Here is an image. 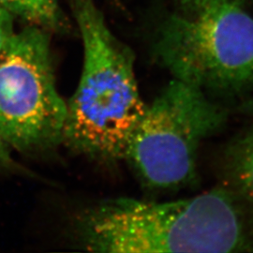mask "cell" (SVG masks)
Here are the masks:
<instances>
[{
  "label": "cell",
  "mask_w": 253,
  "mask_h": 253,
  "mask_svg": "<svg viewBox=\"0 0 253 253\" xmlns=\"http://www.w3.org/2000/svg\"><path fill=\"white\" fill-rule=\"evenodd\" d=\"M225 163L235 192L253 204V126L230 145Z\"/></svg>",
  "instance_id": "obj_6"
},
{
  "label": "cell",
  "mask_w": 253,
  "mask_h": 253,
  "mask_svg": "<svg viewBox=\"0 0 253 253\" xmlns=\"http://www.w3.org/2000/svg\"><path fill=\"white\" fill-rule=\"evenodd\" d=\"M13 16L0 7V53L14 35Z\"/></svg>",
  "instance_id": "obj_9"
},
{
  "label": "cell",
  "mask_w": 253,
  "mask_h": 253,
  "mask_svg": "<svg viewBox=\"0 0 253 253\" xmlns=\"http://www.w3.org/2000/svg\"><path fill=\"white\" fill-rule=\"evenodd\" d=\"M184 11H193L218 5H238L242 6L248 0H176Z\"/></svg>",
  "instance_id": "obj_8"
},
{
  "label": "cell",
  "mask_w": 253,
  "mask_h": 253,
  "mask_svg": "<svg viewBox=\"0 0 253 253\" xmlns=\"http://www.w3.org/2000/svg\"><path fill=\"white\" fill-rule=\"evenodd\" d=\"M84 47L79 84L67 103L63 141L100 160L125 157L142 117L134 57L109 28L95 0H68Z\"/></svg>",
  "instance_id": "obj_2"
},
{
  "label": "cell",
  "mask_w": 253,
  "mask_h": 253,
  "mask_svg": "<svg viewBox=\"0 0 253 253\" xmlns=\"http://www.w3.org/2000/svg\"><path fill=\"white\" fill-rule=\"evenodd\" d=\"M245 198L217 189L189 199L109 201L80 223L98 253H253V218Z\"/></svg>",
  "instance_id": "obj_1"
},
{
  "label": "cell",
  "mask_w": 253,
  "mask_h": 253,
  "mask_svg": "<svg viewBox=\"0 0 253 253\" xmlns=\"http://www.w3.org/2000/svg\"><path fill=\"white\" fill-rule=\"evenodd\" d=\"M66 118L49 31L30 25L0 53V136L18 151L44 150L63 141Z\"/></svg>",
  "instance_id": "obj_5"
},
{
  "label": "cell",
  "mask_w": 253,
  "mask_h": 253,
  "mask_svg": "<svg viewBox=\"0 0 253 253\" xmlns=\"http://www.w3.org/2000/svg\"><path fill=\"white\" fill-rule=\"evenodd\" d=\"M0 7L13 17L47 31H64L67 19L58 0H0Z\"/></svg>",
  "instance_id": "obj_7"
},
{
  "label": "cell",
  "mask_w": 253,
  "mask_h": 253,
  "mask_svg": "<svg viewBox=\"0 0 253 253\" xmlns=\"http://www.w3.org/2000/svg\"><path fill=\"white\" fill-rule=\"evenodd\" d=\"M12 165H13V162H12V159L10 158L8 145L4 142V140L0 136V166L10 167Z\"/></svg>",
  "instance_id": "obj_10"
},
{
  "label": "cell",
  "mask_w": 253,
  "mask_h": 253,
  "mask_svg": "<svg viewBox=\"0 0 253 253\" xmlns=\"http://www.w3.org/2000/svg\"><path fill=\"white\" fill-rule=\"evenodd\" d=\"M226 120L213 97L172 78L145 104L125 157L148 188L178 189L194 178L200 146Z\"/></svg>",
  "instance_id": "obj_4"
},
{
  "label": "cell",
  "mask_w": 253,
  "mask_h": 253,
  "mask_svg": "<svg viewBox=\"0 0 253 253\" xmlns=\"http://www.w3.org/2000/svg\"><path fill=\"white\" fill-rule=\"evenodd\" d=\"M152 51L173 79L213 98L253 88V17L242 6L170 14L155 31Z\"/></svg>",
  "instance_id": "obj_3"
}]
</instances>
